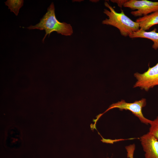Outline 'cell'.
<instances>
[{"instance_id":"1","label":"cell","mask_w":158,"mask_h":158,"mask_svg":"<svg viewBox=\"0 0 158 158\" xmlns=\"http://www.w3.org/2000/svg\"><path fill=\"white\" fill-rule=\"evenodd\" d=\"M54 4L52 2L40 22L35 25H31L27 28L29 30H44L45 34L42 40L43 42L47 35L49 36L50 34L54 31L66 36H71L73 33V29L70 24L64 22H61L57 19Z\"/></svg>"},{"instance_id":"2","label":"cell","mask_w":158,"mask_h":158,"mask_svg":"<svg viewBox=\"0 0 158 158\" xmlns=\"http://www.w3.org/2000/svg\"><path fill=\"white\" fill-rule=\"evenodd\" d=\"M105 6L109 10L104 9L103 13L108 17L103 20V24L110 25L117 28L119 30L121 35L124 37L129 35L140 29L138 23L133 21L126 15L121 10L120 13L115 11L114 8L107 2L105 1Z\"/></svg>"},{"instance_id":"3","label":"cell","mask_w":158,"mask_h":158,"mask_svg":"<svg viewBox=\"0 0 158 158\" xmlns=\"http://www.w3.org/2000/svg\"><path fill=\"white\" fill-rule=\"evenodd\" d=\"M137 81L133 87H138L148 91L150 89L158 85V63L142 73H136L134 74Z\"/></svg>"},{"instance_id":"4","label":"cell","mask_w":158,"mask_h":158,"mask_svg":"<svg viewBox=\"0 0 158 158\" xmlns=\"http://www.w3.org/2000/svg\"><path fill=\"white\" fill-rule=\"evenodd\" d=\"M146 100L145 98H142L140 100L136 101L132 103L127 102L124 100L122 99L120 101L111 105L105 112L116 108L121 110H128L138 118L142 123L146 124H150L152 120L145 118L142 111V108L146 106Z\"/></svg>"},{"instance_id":"5","label":"cell","mask_w":158,"mask_h":158,"mask_svg":"<svg viewBox=\"0 0 158 158\" xmlns=\"http://www.w3.org/2000/svg\"><path fill=\"white\" fill-rule=\"evenodd\" d=\"M133 10L131 14L137 16H145L158 11V1H152L147 0H127L123 5Z\"/></svg>"},{"instance_id":"6","label":"cell","mask_w":158,"mask_h":158,"mask_svg":"<svg viewBox=\"0 0 158 158\" xmlns=\"http://www.w3.org/2000/svg\"><path fill=\"white\" fill-rule=\"evenodd\" d=\"M145 158H158V140L149 132L140 138Z\"/></svg>"},{"instance_id":"7","label":"cell","mask_w":158,"mask_h":158,"mask_svg":"<svg viewBox=\"0 0 158 158\" xmlns=\"http://www.w3.org/2000/svg\"><path fill=\"white\" fill-rule=\"evenodd\" d=\"M140 29L146 31L153 25L158 24V11L137 18Z\"/></svg>"},{"instance_id":"8","label":"cell","mask_w":158,"mask_h":158,"mask_svg":"<svg viewBox=\"0 0 158 158\" xmlns=\"http://www.w3.org/2000/svg\"><path fill=\"white\" fill-rule=\"evenodd\" d=\"M157 30L154 28L152 31L148 32L140 29L129 35V37L131 38H142L150 40L153 42L152 48L156 50L158 49V32H156Z\"/></svg>"},{"instance_id":"9","label":"cell","mask_w":158,"mask_h":158,"mask_svg":"<svg viewBox=\"0 0 158 158\" xmlns=\"http://www.w3.org/2000/svg\"><path fill=\"white\" fill-rule=\"evenodd\" d=\"M24 3L23 0H8L5 2V5L8 7V9L13 12L16 16L19 13L20 8Z\"/></svg>"},{"instance_id":"10","label":"cell","mask_w":158,"mask_h":158,"mask_svg":"<svg viewBox=\"0 0 158 158\" xmlns=\"http://www.w3.org/2000/svg\"><path fill=\"white\" fill-rule=\"evenodd\" d=\"M149 132L153 135L158 140V116L150 124Z\"/></svg>"},{"instance_id":"11","label":"cell","mask_w":158,"mask_h":158,"mask_svg":"<svg viewBox=\"0 0 158 158\" xmlns=\"http://www.w3.org/2000/svg\"><path fill=\"white\" fill-rule=\"evenodd\" d=\"M125 148L127 152V157L128 158H133L134 152L135 149V145L132 144L126 146Z\"/></svg>"},{"instance_id":"12","label":"cell","mask_w":158,"mask_h":158,"mask_svg":"<svg viewBox=\"0 0 158 158\" xmlns=\"http://www.w3.org/2000/svg\"><path fill=\"white\" fill-rule=\"evenodd\" d=\"M111 1L113 3H116L118 6L122 8L124 3L126 2L127 0H111Z\"/></svg>"},{"instance_id":"13","label":"cell","mask_w":158,"mask_h":158,"mask_svg":"<svg viewBox=\"0 0 158 158\" xmlns=\"http://www.w3.org/2000/svg\"></svg>"}]
</instances>
